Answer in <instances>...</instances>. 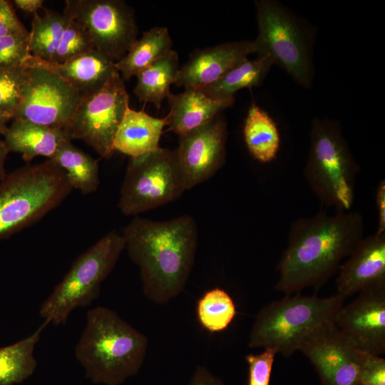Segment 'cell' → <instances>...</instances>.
Listing matches in <instances>:
<instances>
[{"instance_id":"cell-1","label":"cell","mask_w":385,"mask_h":385,"mask_svg":"<svg viewBox=\"0 0 385 385\" xmlns=\"http://www.w3.org/2000/svg\"><path fill=\"white\" fill-rule=\"evenodd\" d=\"M364 222L358 212L320 211L296 220L287 246L277 266L275 289L286 295L307 287L323 286L339 269L364 237Z\"/></svg>"},{"instance_id":"cell-2","label":"cell","mask_w":385,"mask_h":385,"mask_svg":"<svg viewBox=\"0 0 385 385\" xmlns=\"http://www.w3.org/2000/svg\"><path fill=\"white\" fill-rule=\"evenodd\" d=\"M122 235L129 257L140 269L148 299L163 304L183 292L197 246V226L191 216L166 221L135 217Z\"/></svg>"},{"instance_id":"cell-3","label":"cell","mask_w":385,"mask_h":385,"mask_svg":"<svg viewBox=\"0 0 385 385\" xmlns=\"http://www.w3.org/2000/svg\"><path fill=\"white\" fill-rule=\"evenodd\" d=\"M148 345L145 334L115 311L98 306L87 312L75 356L93 383L120 385L139 371Z\"/></svg>"},{"instance_id":"cell-4","label":"cell","mask_w":385,"mask_h":385,"mask_svg":"<svg viewBox=\"0 0 385 385\" xmlns=\"http://www.w3.org/2000/svg\"><path fill=\"white\" fill-rule=\"evenodd\" d=\"M345 299L339 294L319 297L297 293L273 301L256 315L248 346L272 349L277 354L290 356L299 351L307 336L334 322Z\"/></svg>"},{"instance_id":"cell-5","label":"cell","mask_w":385,"mask_h":385,"mask_svg":"<svg viewBox=\"0 0 385 385\" xmlns=\"http://www.w3.org/2000/svg\"><path fill=\"white\" fill-rule=\"evenodd\" d=\"M73 190L51 159L27 165L0 180V241L38 222Z\"/></svg>"},{"instance_id":"cell-6","label":"cell","mask_w":385,"mask_h":385,"mask_svg":"<svg viewBox=\"0 0 385 385\" xmlns=\"http://www.w3.org/2000/svg\"><path fill=\"white\" fill-rule=\"evenodd\" d=\"M359 170L340 125L334 120L315 118L311 124L304 176L320 202L337 211L350 210Z\"/></svg>"},{"instance_id":"cell-7","label":"cell","mask_w":385,"mask_h":385,"mask_svg":"<svg viewBox=\"0 0 385 385\" xmlns=\"http://www.w3.org/2000/svg\"><path fill=\"white\" fill-rule=\"evenodd\" d=\"M125 247L123 235L112 231L79 255L40 306L44 322L63 324L74 309L87 307L98 298L102 282Z\"/></svg>"},{"instance_id":"cell-8","label":"cell","mask_w":385,"mask_h":385,"mask_svg":"<svg viewBox=\"0 0 385 385\" xmlns=\"http://www.w3.org/2000/svg\"><path fill=\"white\" fill-rule=\"evenodd\" d=\"M258 33L252 41L257 56L269 58L301 86L314 77L312 36L297 16L274 0L256 1Z\"/></svg>"},{"instance_id":"cell-9","label":"cell","mask_w":385,"mask_h":385,"mask_svg":"<svg viewBox=\"0 0 385 385\" xmlns=\"http://www.w3.org/2000/svg\"><path fill=\"white\" fill-rule=\"evenodd\" d=\"M187 190L175 150L160 148L130 158L120 192L125 215L138 214L178 198Z\"/></svg>"},{"instance_id":"cell-10","label":"cell","mask_w":385,"mask_h":385,"mask_svg":"<svg viewBox=\"0 0 385 385\" xmlns=\"http://www.w3.org/2000/svg\"><path fill=\"white\" fill-rule=\"evenodd\" d=\"M128 108L129 96L118 71L100 90L81 96L63 131L68 140H81L108 158L115 151V137Z\"/></svg>"},{"instance_id":"cell-11","label":"cell","mask_w":385,"mask_h":385,"mask_svg":"<svg viewBox=\"0 0 385 385\" xmlns=\"http://www.w3.org/2000/svg\"><path fill=\"white\" fill-rule=\"evenodd\" d=\"M63 14L88 32L96 50L116 63L137 40L135 13L121 0H66Z\"/></svg>"},{"instance_id":"cell-12","label":"cell","mask_w":385,"mask_h":385,"mask_svg":"<svg viewBox=\"0 0 385 385\" xmlns=\"http://www.w3.org/2000/svg\"><path fill=\"white\" fill-rule=\"evenodd\" d=\"M14 118L63 130L81 96L54 71L38 64L31 56Z\"/></svg>"},{"instance_id":"cell-13","label":"cell","mask_w":385,"mask_h":385,"mask_svg":"<svg viewBox=\"0 0 385 385\" xmlns=\"http://www.w3.org/2000/svg\"><path fill=\"white\" fill-rule=\"evenodd\" d=\"M301 351L315 367L322 385H359L358 350L336 327L327 323L307 336Z\"/></svg>"},{"instance_id":"cell-14","label":"cell","mask_w":385,"mask_h":385,"mask_svg":"<svg viewBox=\"0 0 385 385\" xmlns=\"http://www.w3.org/2000/svg\"><path fill=\"white\" fill-rule=\"evenodd\" d=\"M337 313L334 324L359 351L385 353V282L369 287Z\"/></svg>"},{"instance_id":"cell-15","label":"cell","mask_w":385,"mask_h":385,"mask_svg":"<svg viewBox=\"0 0 385 385\" xmlns=\"http://www.w3.org/2000/svg\"><path fill=\"white\" fill-rule=\"evenodd\" d=\"M227 122L221 114L206 124L179 135L175 150L187 190L212 177L226 156Z\"/></svg>"},{"instance_id":"cell-16","label":"cell","mask_w":385,"mask_h":385,"mask_svg":"<svg viewBox=\"0 0 385 385\" xmlns=\"http://www.w3.org/2000/svg\"><path fill=\"white\" fill-rule=\"evenodd\" d=\"M255 53L252 41H239L197 50L179 68L174 83L185 89L200 90L221 78Z\"/></svg>"},{"instance_id":"cell-17","label":"cell","mask_w":385,"mask_h":385,"mask_svg":"<svg viewBox=\"0 0 385 385\" xmlns=\"http://www.w3.org/2000/svg\"><path fill=\"white\" fill-rule=\"evenodd\" d=\"M339 270L337 294L344 298L385 282V233L364 237Z\"/></svg>"},{"instance_id":"cell-18","label":"cell","mask_w":385,"mask_h":385,"mask_svg":"<svg viewBox=\"0 0 385 385\" xmlns=\"http://www.w3.org/2000/svg\"><path fill=\"white\" fill-rule=\"evenodd\" d=\"M167 99L170 105L166 116L168 130L178 135L206 124L235 101L234 97L212 99L195 89H185L178 94L170 93Z\"/></svg>"},{"instance_id":"cell-19","label":"cell","mask_w":385,"mask_h":385,"mask_svg":"<svg viewBox=\"0 0 385 385\" xmlns=\"http://www.w3.org/2000/svg\"><path fill=\"white\" fill-rule=\"evenodd\" d=\"M33 58L58 74L81 96L100 90L118 72L115 62L96 49L63 63Z\"/></svg>"},{"instance_id":"cell-20","label":"cell","mask_w":385,"mask_h":385,"mask_svg":"<svg viewBox=\"0 0 385 385\" xmlns=\"http://www.w3.org/2000/svg\"><path fill=\"white\" fill-rule=\"evenodd\" d=\"M168 124L167 118L153 117L143 111L127 109L115 137V151L139 157L160 148L163 130Z\"/></svg>"},{"instance_id":"cell-21","label":"cell","mask_w":385,"mask_h":385,"mask_svg":"<svg viewBox=\"0 0 385 385\" xmlns=\"http://www.w3.org/2000/svg\"><path fill=\"white\" fill-rule=\"evenodd\" d=\"M3 136L8 151L20 153L27 162L37 156L51 159L68 139L63 130L21 118H14Z\"/></svg>"},{"instance_id":"cell-22","label":"cell","mask_w":385,"mask_h":385,"mask_svg":"<svg viewBox=\"0 0 385 385\" xmlns=\"http://www.w3.org/2000/svg\"><path fill=\"white\" fill-rule=\"evenodd\" d=\"M179 68L178 53L170 49L136 76L135 95L140 101L153 103L159 110L170 93V86L174 84Z\"/></svg>"},{"instance_id":"cell-23","label":"cell","mask_w":385,"mask_h":385,"mask_svg":"<svg viewBox=\"0 0 385 385\" xmlns=\"http://www.w3.org/2000/svg\"><path fill=\"white\" fill-rule=\"evenodd\" d=\"M243 135L246 146L255 160L267 163L276 158L281 144L279 129L270 115L254 103L248 110Z\"/></svg>"},{"instance_id":"cell-24","label":"cell","mask_w":385,"mask_h":385,"mask_svg":"<svg viewBox=\"0 0 385 385\" xmlns=\"http://www.w3.org/2000/svg\"><path fill=\"white\" fill-rule=\"evenodd\" d=\"M172 40L166 27L155 26L143 33L115 66L121 78L128 80L171 49Z\"/></svg>"},{"instance_id":"cell-25","label":"cell","mask_w":385,"mask_h":385,"mask_svg":"<svg viewBox=\"0 0 385 385\" xmlns=\"http://www.w3.org/2000/svg\"><path fill=\"white\" fill-rule=\"evenodd\" d=\"M44 322L31 334L17 342L0 347V385L19 384L29 378L37 367L34 352Z\"/></svg>"},{"instance_id":"cell-26","label":"cell","mask_w":385,"mask_h":385,"mask_svg":"<svg viewBox=\"0 0 385 385\" xmlns=\"http://www.w3.org/2000/svg\"><path fill=\"white\" fill-rule=\"evenodd\" d=\"M272 61L265 56L254 59L246 58L228 71L217 81L200 91L212 99L234 97L238 91L261 84L268 73Z\"/></svg>"},{"instance_id":"cell-27","label":"cell","mask_w":385,"mask_h":385,"mask_svg":"<svg viewBox=\"0 0 385 385\" xmlns=\"http://www.w3.org/2000/svg\"><path fill=\"white\" fill-rule=\"evenodd\" d=\"M65 173L72 188L87 195L96 191L100 183L96 160L66 140L51 158Z\"/></svg>"},{"instance_id":"cell-28","label":"cell","mask_w":385,"mask_h":385,"mask_svg":"<svg viewBox=\"0 0 385 385\" xmlns=\"http://www.w3.org/2000/svg\"><path fill=\"white\" fill-rule=\"evenodd\" d=\"M70 21L63 13L51 9H45L43 16L34 14L29 31L31 56L43 61H51Z\"/></svg>"},{"instance_id":"cell-29","label":"cell","mask_w":385,"mask_h":385,"mask_svg":"<svg viewBox=\"0 0 385 385\" xmlns=\"http://www.w3.org/2000/svg\"><path fill=\"white\" fill-rule=\"evenodd\" d=\"M237 314L232 298L224 289L206 291L197 300L196 315L200 325L210 333L225 330Z\"/></svg>"},{"instance_id":"cell-30","label":"cell","mask_w":385,"mask_h":385,"mask_svg":"<svg viewBox=\"0 0 385 385\" xmlns=\"http://www.w3.org/2000/svg\"><path fill=\"white\" fill-rule=\"evenodd\" d=\"M95 49L93 41L87 30L79 23L71 19L62 35L57 49L49 62L63 63Z\"/></svg>"},{"instance_id":"cell-31","label":"cell","mask_w":385,"mask_h":385,"mask_svg":"<svg viewBox=\"0 0 385 385\" xmlns=\"http://www.w3.org/2000/svg\"><path fill=\"white\" fill-rule=\"evenodd\" d=\"M26 64L0 68V111L13 116L20 101Z\"/></svg>"},{"instance_id":"cell-32","label":"cell","mask_w":385,"mask_h":385,"mask_svg":"<svg viewBox=\"0 0 385 385\" xmlns=\"http://www.w3.org/2000/svg\"><path fill=\"white\" fill-rule=\"evenodd\" d=\"M29 32L0 37V68L22 65L31 56L29 48Z\"/></svg>"},{"instance_id":"cell-33","label":"cell","mask_w":385,"mask_h":385,"mask_svg":"<svg viewBox=\"0 0 385 385\" xmlns=\"http://www.w3.org/2000/svg\"><path fill=\"white\" fill-rule=\"evenodd\" d=\"M277 354L272 349H264L259 354H248L245 359L248 364L247 385H270L272 369Z\"/></svg>"},{"instance_id":"cell-34","label":"cell","mask_w":385,"mask_h":385,"mask_svg":"<svg viewBox=\"0 0 385 385\" xmlns=\"http://www.w3.org/2000/svg\"><path fill=\"white\" fill-rule=\"evenodd\" d=\"M359 385H385V359L363 352L359 362Z\"/></svg>"},{"instance_id":"cell-35","label":"cell","mask_w":385,"mask_h":385,"mask_svg":"<svg viewBox=\"0 0 385 385\" xmlns=\"http://www.w3.org/2000/svg\"><path fill=\"white\" fill-rule=\"evenodd\" d=\"M29 32L17 17L11 3L0 0V37L21 35Z\"/></svg>"},{"instance_id":"cell-36","label":"cell","mask_w":385,"mask_h":385,"mask_svg":"<svg viewBox=\"0 0 385 385\" xmlns=\"http://www.w3.org/2000/svg\"><path fill=\"white\" fill-rule=\"evenodd\" d=\"M376 203L378 209V226L376 233H385V181L382 180L376 191Z\"/></svg>"},{"instance_id":"cell-37","label":"cell","mask_w":385,"mask_h":385,"mask_svg":"<svg viewBox=\"0 0 385 385\" xmlns=\"http://www.w3.org/2000/svg\"><path fill=\"white\" fill-rule=\"evenodd\" d=\"M189 385H225L222 381L214 376L203 366H198L194 373Z\"/></svg>"},{"instance_id":"cell-38","label":"cell","mask_w":385,"mask_h":385,"mask_svg":"<svg viewBox=\"0 0 385 385\" xmlns=\"http://www.w3.org/2000/svg\"><path fill=\"white\" fill-rule=\"evenodd\" d=\"M14 4L24 11L35 14L42 8L43 1L42 0H14Z\"/></svg>"},{"instance_id":"cell-39","label":"cell","mask_w":385,"mask_h":385,"mask_svg":"<svg viewBox=\"0 0 385 385\" xmlns=\"http://www.w3.org/2000/svg\"><path fill=\"white\" fill-rule=\"evenodd\" d=\"M9 153L3 140L0 138V180L6 175L4 166Z\"/></svg>"},{"instance_id":"cell-40","label":"cell","mask_w":385,"mask_h":385,"mask_svg":"<svg viewBox=\"0 0 385 385\" xmlns=\"http://www.w3.org/2000/svg\"><path fill=\"white\" fill-rule=\"evenodd\" d=\"M11 118V115L0 111V135L4 134L8 127L7 123Z\"/></svg>"}]
</instances>
